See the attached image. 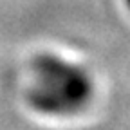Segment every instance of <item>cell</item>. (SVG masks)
Instances as JSON below:
<instances>
[{"mask_svg": "<svg viewBox=\"0 0 130 130\" xmlns=\"http://www.w3.org/2000/svg\"><path fill=\"white\" fill-rule=\"evenodd\" d=\"M125 4L128 6V9H130V0H125Z\"/></svg>", "mask_w": 130, "mask_h": 130, "instance_id": "7a4b0ae2", "label": "cell"}, {"mask_svg": "<svg viewBox=\"0 0 130 130\" xmlns=\"http://www.w3.org/2000/svg\"><path fill=\"white\" fill-rule=\"evenodd\" d=\"M94 83L81 65L53 54H38L31 63L27 101L40 114L67 118L90 101Z\"/></svg>", "mask_w": 130, "mask_h": 130, "instance_id": "6da1fadb", "label": "cell"}]
</instances>
